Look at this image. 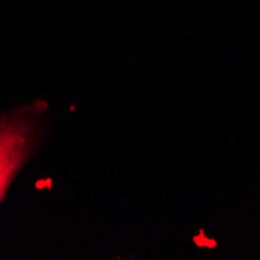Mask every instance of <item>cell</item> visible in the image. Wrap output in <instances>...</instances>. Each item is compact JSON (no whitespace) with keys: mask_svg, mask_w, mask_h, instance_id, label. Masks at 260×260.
I'll return each mask as SVG.
<instances>
[{"mask_svg":"<svg viewBox=\"0 0 260 260\" xmlns=\"http://www.w3.org/2000/svg\"><path fill=\"white\" fill-rule=\"evenodd\" d=\"M49 105L33 100L0 111V203L8 188L33 157L45 125Z\"/></svg>","mask_w":260,"mask_h":260,"instance_id":"6da1fadb","label":"cell"}]
</instances>
